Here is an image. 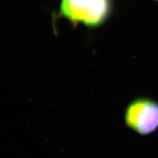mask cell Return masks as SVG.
Returning a JSON list of instances; mask_svg holds the SVG:
<instances>
[{
    "label": "cell",
    "mask_w": 158,
    "mask_h": 158,
    "mask_svg": "<svg viewBox=\"0 0 158 158\" xmlns=\"http://www.w3.org/2000/svg\"><path fill=\"white\" fill-rule=\"evenodd\" d=\"M125 124L141 136H148L158 130V102L149 97L134 99L127 106Z\"/></svg>",
    "instance_id": "1"
},
{
    "label": "cell",
    "mask_w": 158,
    "mask_h": 158,
    "mask_svg": "<svg viewBox=\"0 0 158 158\" xmlns=\"http://www.w3.org/2000/svg\"><path fill=\"white\" fill-rule=\"evenodd\" d=\"M94 1V0H62V14L73 22L83 23Z\"/></svg>",
    "instance_id": "2"
},
{
    "label": "cell",
    "mask_w": 158,
    "mask_h": 158,
    "mask_svg": "<svg viewBox=\"0 0 158 158\" xmlns=\"http://www.w3.org/2000/svg\"><path fill=\"white\" fill-rule=\"evenodd\" d=\"M153 1H157V2H158V0H153Z\"/></svg>",
    "instance_id": "3"
}]
</instances>
